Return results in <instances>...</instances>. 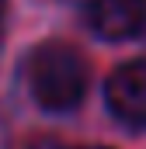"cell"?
I'll list each match as a JSON object with an SVG mask.
<instances>
[{
    "label": "cell",
    "mask_w": 146,
    "mask_h": 149,
    "mask_svg": "<svg viewBox=\"0 0 146 149\" xmlns=\"http://www.w3.org/2000/svg\"><path fill=\"white\" fill-rule=\"evenodd\" d=\"M87 21L98 35L111 38V42L132 38L146 24V0H91Z\"/></svg>",
    "instance_id": "cell-3"
},
{
    "label": "cell",
    "mask_w": 146,
    "mask_h": 149,
    "mask_svg": "<svg viewBox=\"0 0 146 149\" xmlns=\"http://www.w3.org/2000/svg\"><path fill=\"white\" fill-rule=\"evenodd\" d=\"M87 149H105V146H87Z\"/></svg>",
    "instance_id": "cell-5"
},
{
    "label": "cell",
    "mask_w": 146,
    "mask_h": 149,
    "mask_svg": "<svg viewBox=\"0 0 146 149\" xmlns=\"http://www.w3.org/2000/svg\"><path fill=\"white\" fill-rule=\"evenodd\" d=\"M4 10H7V0H0V21H4Z\"/></svg>",
    "instance_id": "cell-4"
},
{
    "label": "cell",
    "mask_w": 146,
    "mask_h": 149,
    "mask_svg": "<svg viewBox=\"0 0 146 149\" xmlns=\"http://www.w3.org/2000/svg\"><path fill=\"white\" fill-rule=\"evenodd\" d=\"M108 104L122 121L146 128V63H129L111 73Z\"/></svg>",
    "instance_id": "cell-2"
},
{
    "label": "cell",
    "mask_w": 146,
    "mask_h": 149,
    "mask_svg": "<svg viewBox=\"0 0 146 149\" xmlns=\"http://www.w3.org/2000/svg\"><path fill=\"white\" fill-rule=\"evenodd\" d=\"M28 87L45 111H70L87 90V63L70 45L45 42L28 59Z\"/></svg>",
    "instance_id": "cell-1"
}]
</instances>
